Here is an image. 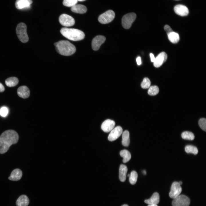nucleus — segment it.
<instances>
[{
  "label": "nucleus",
  "mask_w": 206,
  "mask_h": 206,
  "mask_svg": "<svg viewBox=\"0 0 206 206\" xmlns=\"http://www.w3.org/2000/svg\"><path fill=\"white\" fill-rule=\"evenodd\" d=\"M164 29L167 34L173 31L171 27L168 25H165Z\"/></svg>",
  "instance_id": "nucleus-34"
},
{
  "label": "nucleus",
  "mask_w": 206,
  "mask_h": 206,
  "mask_svg": "<svg viewBox=\"0 0 206 206\" xmlns=\"http://www.w3.org/2000/svg\"><path fill=\"white\" fill-rule=\"evenodd\" d=\"M200 128L206 132V119L205 118H202L200 119L198 122Z\"/></svg>",
  "instance_id": "nucleus-32"
},
{
  "label": "nucleus",
  "mask_w": 206,
  "mask_h": 206,
  "mask_svg": "<svg viewBox=\"0 0 206 206\" xmlns=\"http://www.w3.org/2000/svg\"><path fill=\"white\" fill-rule=\"evenodd\" d=\"M159 88L156 86H150L148 91V94L150 96H154L157 95L159 92Z\"/></svg>",
  "instance_id": "nucleus-29"
},
{
  "label": "nucleus",
  "mask_w": 206,
  "mask_h": 206,
  "mask_svg": "<svg viewBox=\"0 0 206 206\" xmlns=\"http://www.w3.org/2000/svg\"><path fill=\"white\" fill-rule=\"evenodd\" d=\"M56 49L60 54L69 56L73 54L76 51L75 46L67 40H61L54 43Z\"/></svg>",
  "instance_id": "nucleus-2"
},
{
  "label": "nucleus",
  "mask_w": 206,
  "mask_h": 206,
  "mask_svg": "<svg viewBox=\"0 0 206 206\" xmlns=\"http://www.w3.org/2000/svg\"><path fill=\"white\" fill-rule=\"evenodd\" d=\"M19 139L18 133L10 130L3 132L0 136V154L6 152L13 144L16 143Z\"/></svg>",
  "instance_id": "nucleus-1"
},
{
  "label": "nucleus",
  "mask_w": 206,
  "mask_h": 206,
  "mask_svg": "<svg viewBox=\"0 0 206 206\" xmlns=\"http://www.w3.org/2000/svg\"><path fill=\"white\" fill-rule=\"evenodd\" d=\"M182 138L184 139L193 140L195 138V136L193 133L188 131L183 132L181 134Z\"/></svg>",
  "instance_id": "nucleus-27"
},
{
  "label": "nucleus",
  "mask_w": 206,
  "mask_h": 206,
  "mask_svg": "<svg viewBox=\"0 0 206 206\" xmlns=\"http://www.w3.org/2000/svg\"><path fill=\"white\" fill-rule=\"evenodd\" d=\"M167 35L169 40L173 43H176L179 41V35L177 33L173 31L168 34Z\"/></svg>",
  "instance_id": "nucleus-23"
},
{
  "label": "nucleus",
  "mask_w": 206,
  "mask_h": 206,
  "mask_svg": "<svg viewBox=\"0 0 206 206\" xmlns=\"http://www.w3.org/2000/svg\"><path fill=\"white\" fill-rule=\"evenodd\" d=\"M150 80L147 78H145L141 84V86L143 89H147L150 87Z\"/></svg>",
  "instance_id": "nucleus-30"
},
{
  "label": "nucleus",
  "mask_w": 206,
  "mask_h": 206,
  "mask_svg": "<svg viewBox=\"0 0 206 206\" xmlns=\"http://www.w3.org/2000/svg\"><path fill=\"white\" fill-rule=\"evenodd\" d=\"M59 21L62 25L65 27L72 26L75 23L73 18L65 14H62L60 16Z\"/></svg>",
  "instance_id": "nucleus-8"
},
{
  "label": "nucleus",
  "mask_w": 206,
  "mask_h": 206,
  "mask_svg": "<svg viewBox=\"0 0 206 206\" xmlns=\"http://www.w3.org/2000/svg\"><path fill=\"white\" fill-rule=\"evenodd\" d=\"M127 171L128 169L126 166L124 165H120L119 168V177L121 181L123 182L125 181Z\"/></svg>",
  "instance_id": "nucleus-20"
},
{
  "label": "nucleus",
  "mask_w": 206,
  "mask_h": 206,
  "mask_svg": "<svg viewBox=\"0 0 206 206\" xmlns=\"http://www.w3.org/2000/svg\"><path fill=\"white\" fill-rule=\"evenodd\" d=\"M185 150L187 153H192L194 154H197L198 152V149L196 146L191 145H187L186 146Z\"/></svg>",
  "instance_id": "nucleus-26"
},
{
  "label": "nucleus",
  "mask_w": 206,
  "mask_h": 206,
  "mask_svg": "<svg viewBox=\"0 0 206 206\" xmlns=\"http://www.w3.org/2000/svg\"><path fill=\"white\" fill-rule=\"evenodd\" d=\"M179 184L181 185L182 184V182L181 181H179Z\"/></svg>",
  "instance_id": "nucleus-39"
},
{
  "label": "nucleus",
  "mask_w": 206,
  "mask_h": 206,
  "mask_svg": "<svg viewBox=\"0 0 206 206\" xmlns=\"http://www.w3.org/2000/svg\"><path fill=\"white\" fill-rule=\"evenodd\" d=\"M136 18V15L134 13H127L124 15L122 19V25L125 29H128L131 26L132 24Z\"/></svg>",
  "instance_id": "nucleus-5"
},
{
  "label": "nucleus",
  "mask_w": 206,
  "mask_h": 206,
  "mask_svg": "<svg viewBox=\"0 0 206 206\" xmlns=\"http://www.w3.org/2000/svg\"><path fill=\"white\" fill-rule=\"evenodd\" d=\"M121 206H128V205L126 204H124L122 205Z\"/></svg>",
  "instance_id": "nucleus-41"
},
{
  "label": "nucleus",
  "mask_w": 206,
  "mask_h": 206,
  "mask_svg": "<svg viewBox=\"0 0 206 206\" xmlns=\"http://www.w3.org/2000/svg\"><path fill=\"white\" fill-rule=\"evenodd\" d=\"M78 1H84L86 0H77Z\"/></svg>",
  "instance_id": "nucleus-42"
},
{
  "label": "nucleus",
  "mask_w": 206,
  "mask_h": 206,
  "mask_svg": "<svg viewBox=\"0 0 206 206\" xmlns=\"http://www.w3.org/2000/svg\"><path fill=\"white\" fill-rule=\"evenodd\" d=\"M105 36L99 35L96 36L93 39L92 42V46L93 49L94 51L98 50L101 45L106 40Z\"/></svg>",
  "instance_id": "nucleus-10"
},
{
  "label": "nucleus",
  "mask_w": 206,
  "mask_h": 206,
  "mask_svg": "<svg viewBox=\"0 0 206 206\" xmlns=\"http://www.w3.org/2000/svg\"><path fill=\"white\" fill-rule=\"evenodd\" d=\"M174 11L176 14L182 16L187 15L189 13V11L187 7L185 6L178 4L175 5L174 7Z\"/></svg>",
  "instance_id": "nucleus-13"
},
{
  "label": "nucleus",
  "mask_w": 206,
  "mask_h": 206,
  "mask_svg": "<svg viewBox=\"0 0 206 206\" xmlns=\"http://www.w3.org/2000/svg\"><path fill=\"white\" fill-rule=\"evenodd\" d=\"M22 175L21 170L16 169L13 170L9 177V179L13 181H17L21 179Z\"/></svg>",
  "instance_id": "nucleus-17"
},
{
  "label": "nucleus",
  "mask_w": 206,
  "mask_h": 206,
  "mask_svg": "<svg viewBox=\"0 0 206 206\" xmlns=\"http://www.w3.org/2000/svg\"><path fill=\"white\" fill-rule=\"evenodd\" d=\"M137 64L138 65H140L142 64L141 59L140 56H138L136 58V60Z\"/></svg>",
  "instance_id": "nucleus-35"
},
{
  "label": "nucleus",
  "mask_w": 206,
  "mask_h": 206,
  "mask_svg": "<svg viewBox=\"0 0 206 206\" xmlns=\"http://www.w3.org/2000/svg\"><path fill=\"white\" fill-rule=\"evenodd\" d=\"M122 131V128L120 126H118L114 128L110 131L108 136V140L110 141L115 140L121 135Z\"/></svg>",
  "instance_id": "nucleus-11"
},
{
  "label": "nucleus",
  "mask_w": 206,
  "mask_h": 206,
  "mask_svg": "<svg viewBox=\"0 0 206 206\" xmlns=\"http://www.w3.org/2000/svg\"><path fill=\"white\" fill-rule=\"evenodd\" d=\"M115 124V122L114 120L107 119L102 123L101 128L104 132H108L114 128Z\"/></svg>",
  "instance_id": "nucleus-14"
},
{
  "label": "nucleus",
  "mask_w": 206,
  "mask_h": 206,
  "mask_svg": "<svg viewBox=\"0 0 206 206\" xmlns=\"http://www.w3.org/2000/svg\"><path fill=\"white\" fill-rule=\"evenodd\" d=\"M190 203V199L187 196L181 195L174 199L172 205L173 206H189Z\"/></svg>",
  "instance_id": "nucleus-7"
},
{
  "label": "nucleus",
  "mask_w": 206,
  "mask_h": 206,
  "mask_svg": "<svg viewBox=\"0 0 206 206\" xmlns=\"http://www.w3.org/2000/svg\"><path fill=\"white\" fill-rule=\"evenodd\" d=\"M5 90V88L3 85L0 83V92H2Z\"/></svg>",
  "instance_id": "nucleus-37"
},
{
  "label": "nucleus",
  "mask_w": 206,
  "mask_h": 206,
  "mask_svg": "<svg viewBox=\"0 0 206 206\" xmlns=\"http://www.w3.org/2000/svg\"><path fill=\"white\" fill-rule=\"evenodd\" d=\"M77 0H64L63 3L64 5L68 7H72L76 5Z\"/></svg>",
  "instance_id": "nucleus-31"
},
{
  "label": "nucleus",
  "mask_w": 206,
  "mask_h": 206,
  "mask_svg": "<svg viewBox=\"0 0 206 206\" xmlns=\"http://www.w3.org/2000/svg\"><path fill=\"white\" fill-rule=\"evenodd\" d=\"M148 206H158L157 205L154 204H148Z\"/></svg>",
  "instance_id": "nucleus-38"
},
{
  "label": "nucleus",
  "mask_w": 206,
  "mask_h": 206,
  "mask_svg": "<svg viewBox=\"0 0 206 206\" xmlns=\"http://www.w3.org/2000/svg\"><path fill=\"white\" fill-rule=\"evenodd\" d=\"M71 11L76 13L83 14L85 13L87 11L86 7L82 4H76L72 7Z\"/></svg>",
  "instance_id": "nucleus-18"
},
{
  "label": "nucleus",
  "mask_w": 206,
  "mask_h": 206,
  "mask_svg": "<svg viewBox=\"0 0 206 206\" xmlns=\"http://www.w3.org/2000/svg\"><path fill=\"white\" fill-rule=\"evenodd\" d=\"M29 203V199L27 196L25 195L20 196L16 202L17 206H27Z\"/></svg>",
  "instance_id": "nucleus-19"
},
{
  "label": "nucleus",
  "mask_w": 206,
  "mask_h": 206,
  "mask_svg": "<svg viewBox=\"0 0 206 206\" xmlns=\"http://www.w3.org/2000/svg\"><path fill=\"white\" fill-rule=\"evenodd\" d=\"M115 14L111 10H108L99 16L98 20L99 22L103 24L108 23L111 22L114 19Z\"/></svg>",
  "instance_id": "nucleus-6"
},
{
  "label": "nucleus",
  "mask_w": 206,
  "mask_h": 206,
  "mask_svg": "<svg viewBox=\"0 0 206 206\" xmlns=\"http://www.w3.org/2000/svg\"><path fill=\"white\" fill-rule=\"evenodd\" d=\"M8 110L5 106H3L0 109V115L3 117L6 116L8 113Z\"/></svg>",
  "instance_id": "nucleus-33"
},
{
  "label": "nucleus",
  "mask_w": 206,
  "mask_h": 206,
  "mask_svg": "<svg viewBox=\"0 0 206 206\" xmlns=\"http://www.w3.org/2000/svg\"><path fill=\"white\" fill-rule=\"evenodd\" d=\"M130 176V174H128L127 175L128 177H129Z\"/></svg>",
  "instance_id": "nucleus-43"
},
{
  "label": "nucleus",
  "mask_w": 206,
  "mask_h": 206,
  "mask_svg": "<svg viewBox=\"0 0 206 206\" xmlns=\"http://www.w3.org/2000/svg\"><path fill=\"white\" fill-rule=\"evenodd\" d=\"M6 85L9 87H13L16 86L19 82V80L15 77H11L6 79L5 80Z\"/></svg>",
  "instance_id": "nucleus-24"
},
{
  "label": "nucleus",
  "mask_w": 206,
  "mask_h": 206,
  "mask_svg": "<svg viewBox=\"0 0 206 206\" xmlns=\"http://www.w3.org/2000/svg\"><path fill=\"white\" fill-rule=\"evenodd\" d=\"M60 31L64 37L73 41L81 40L85 37L84 33L82 31L76 29L63 27Z\"/></svg>",
  "instance_id": "nucleus-3"
},
{
  "label": "nucleus",
  "mask_w": 206,
  "mask_h": 206,
  "mask_svg": "<svg viewBox=\"0 0 206 206\" xmlns=\"http://www.w3.org/2000/svg\"><path fill=\"white\" fill-rule=\"evenodd\" d=\"M150 56L151 61L152 62H154L155 59L154 55L152 53H151L150 54Z\"/></svg>",
  "instance_id": "nucleus-36"
},
{
  "label": "nucleus",
  "mask_w": 206,
  "mask_h": 206,
  "mask_svg": "<svg viewBox=\"0 0 206 206\" xmlns=\"http://www.w3.org/2000/svg\"><path fill=\"white\" fill-rule=\"evenodd\" d=\"M129 181L132 185L135 184L138 178V174L135 171H132L129 176Z\"/></svg>",
  "instance_id": "nucleus-28"
},
{
  "label": "nucleus",
  "mask_w": 206,
  "mask_h": 206,
  "mask_svg": "<svg viewBox=\"0 0 206 206\" xmlns=\"http://www.w3.org/2000/svg\"><path fill=\"white\" fill-rule=\"evenodd\" d=\"M17 93L20 97L23 98H26L29 96L30 91L27 86H22L18 88Z\"/></svg>",
  "instance_id": "nucleus-16"
},
{
  "label": "nucleus",
  "mask_w": 206,
  "mask_h": 206,
  "mask_svg": "<svg viewBox=\"0 0 206 206\" xmlns=\"http://www.w3.org/2000/svg\"><path fill=\"white\" fill-rule=\"evenodd\" d=\"M167 58V56L165 52H161L155 58L153 62L154 66L156 68L160 67L166 61Z\"/></svg>",
  "instance_id": "nucleus-12"
},
{
  "label": "nucleus",
  "mask_w": 206,
  "mask_h": 206,
  "mask_svg": "<svg viewBox=\"0 0 206 206\" xmlns=\"http://www.w3.org/2000/svg\"><path fill=\"white\" fill-rule=\"evenodd\" d=\"M32 0H17L15 3L16 8L19 9L28 8L32 3Z\"/></svg>",
  "instance_id": "nucleus-15"
},
{
  "label": "nucleus",
  "mask_w": 206,
  "mask_h": 206,
  "mask_svg": "<svg viewBox=\"0 0 206 206\" xmlns=\"http://www.w3.org/2000/svg\"><path fill=\"white\" fill-rule=\"evenodd\" d=\"M120 154L123 158V162L124 163H126L128 162L131 158V154L127 150L124 149L121 150L120 152Z\"/></svg>",
  "instance_id": "nucleus-25"
},
{
  "label": "nucleus",
  "mask_w": 206,
  "mask_h": 206,
  "mask_svg": "<svg viewBox=\"0 0 206 206\" xmlns=\"http://www.w3.org/2000/svg\"><path fill=\"white\" fill-rule=\"evenodd\" d=\"M17 34L19 40L22 43L28 42L29 37L27 33V26L23 23H19L16 28Z\"/></svg>",
  "instance_id": "nucleus-4"
},
{
  "label": "nucleus",
  "mask_w": 206,
  "mask_h": 206,
  "mask_svg": "<svg viewBox=\"0 0 206 206\" xmlns=\"http://www.w3.org/2000/svg\"></svg>",
  "instance_id": "nucleus-44"
},
{
  "label": "nucleus",
  "mask_w": 206,
  "mask_h": 206,
  "mask_svg": "<svg viewBox=\"0 0 206 206\" xmlns=\"http://www.w3.org/2000/svg\"><path fill=\"white\" fill-rule=\"evenodd\" d=\"M182 191L180 185L177 182H174L172 184L169 196L171 198L174 199L179 196Z\"/></svg>",
  "instance_id": "nucleus-9"
},
{
  "label": "nucleus",
  "mask_w": 206,
  "mask_h": 206,
  "mask_svg": "<svg viewBox=\"0 0 206 206\" xmlns=\"http://www.w3.org/2000/svg\"><path fill=\"white\" fill-rule=\"evenodd\" d=\"M159 195L157 192L154 193L149 199L145 200L144 202L148 204H154L157 205L159 202Z\"/></svg>",
  "instance_id": "nucleus-21"
},
{
  "label": "nucleus",
  "mask_w": 206,
  "mask_h": 206,
  "mask_svg": "<svg viewBox=\"0 0 206 206\" xmlns=\"http://www.w3.org/2000/svg\"><path fill=\"white\" fill-rule=\"evenodd\" d=\"M129 133L128 131H124L122 134V144L125 146H128L130 144Z\"/></svg>",
  "instance_id": "nucleus-22"
},
{
  "label": "nucleus",
  "mask_w": 206,
  "mask_h": 206,
  "mask_svg": "<svg viewBox=\"0 0 206 206\" xmlns=\"http://www.w3.org/2000/svg\"><path fill=\"white\" fill-rule=\"evenodd\" d=\"M143 174L144 175H146V172L145 170H144L143 171Z\"/></svg>",
  "instance_id": "nucleus-40"
}]
</instances>
